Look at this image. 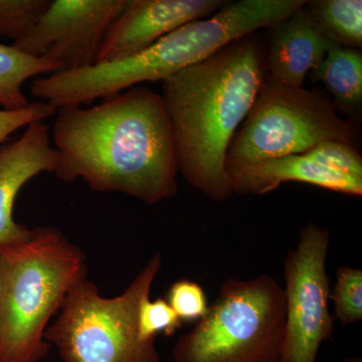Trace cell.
Masks as SVG:
<instances>
[{
  "label": "cell",
  "instance_id": "11",
  "mask_svg": "<svg viewBox=\"0 0 362 362\" xmlns=\"http://www.w3.org/2000/svg\"><path fill=\"white\" fill-rule=\"evenodd\" d=\"M57 168L51 128L42 120L26 126L20 137L0 144V246L23 240L30 233V228L13 218L21 188L40 173H56Z\"/></svg>",
  "mask_w": 362,
  "mask_h": 362
},
{
  "label": "cell",
  "instance_id": "3",
  "mask_svg": "<svg viewBox=\"0 0 362 362\" xmlns=\"http://www.w3.org/2000/svg\"><path fill=\"white\" fill-rule=\"evenodd\" d=\"M294 11L291 0L226 2L213 16L181 26L134 56L40 76L33 81L30 90L33 97L56 110L103 101L146 82H162L235 40L271 28Z\"/></svg>",
  "mask_w": 362,
  "mask_h": 362
},
{
  "label": "cell",
  "instance_id": "17",
  "mask_svg": "<svg viewBox=\"0 0 362 362\" xmlns=\"http://www.w3.org/2000/svg\"><path fill=\"white\" fill-rule=\"evenodd\" d=\"M335 320L342 327L362 320V270L349 266L338 267L337 282L330 292Z\"/></svg>",
  "mask_w": 362,
  "mask_h": 362
},
{
  "label": "cell",
  "instance_id": "2",
  "mask_svg": "<svg viewBox=\"0 0 362 362\" xmlns=\"http://www.w3.org/2000/svg\"><path fill=\"white\" fill-rule=\"evenodd\" d=\"M265 76V52L250 35L161 82L178 170L211 201L233 195L226 154Z\"/></svg>",
  "mask_w": 362,
  "mask_h": 362
},
{
  "label": "cell",
  "instance_id": "14",
  "mask_svg": "<svg viewBox=\"0 0 362 362\" xmlns=\"http://www.w3.org/2000/svg\"><path fill=\"white\" fill-rule=\"evenodd\" d=\"M312 80L321 82L333 98L339 113L356 118L362 103V54L356 49L333 45Z\"/></svg>",
  "mask_w": 362,
  "mask_h": 362
},
{
  "label": "cell",
  "instance_id": "23",
  "mask_svg": "<svg viewBox=\"0 0 362 362\" xmlns=\"http://www.w3.org/2000/svg\"><path fill=\"white\" fill-rule=\"evenodd\" d=\"M341 362H362V359L358 356L349 357V358L344 359Z\"/></svg>",
  "mask_w": 362,
  "mask_h": 362
},
{
  "label": "cell",
  "instance_id": "15",
  "mask_svg": "<svg viewBox=\"0 0 362 362\" xmlns=\"http://www.w3.org/2000/svg\"><path fill=\"white\" fill-rule=\"evenodd\" d=\"M305 13L326 39L346 49L362 47L361 0L307 1Z\"/></svg>",
  "mask_w": 362,
  "mask_h": 362
},
{
  "label": "cell",
  "instance_id": "10",
  "mask_svg": "<svg viewBox=\"0 0 362 362\" xmlns=\"http://www.w3.org/2000/svg\"><path fill=\"white\" fill-rule=\"evenodd\" d=\"M225 4L221 0H127L106 33L96 64L145 51L181 26L213 16Z\"/></svg>",
  "mask_w": 362,
  "mask_h": 362
},
{
  "label": "cell",
  "instance_id": "19",
  "mask_svg": "<svg viewBox=\"0 0 362 362\" xmlns=\"http://www.w3.org/2000/svg\"><path fill=\"white\" fill-rule=\"evenodd\" d=\"M138 332L143 340L156 339L157 335L173 337L183 325L170 305L163 298L143 300L138 311Z\"/></svg>",
  "mask_w": 362,
  "mask_h": 362
},
{
  "label": "cell",
  "instance_id": "13",
  "mask_svg": "<svg viewBox=\"0 0 362 362\" xmlns=\"http://www.w3.org/2000/svg\"><path fill=\"white\" fill-rule=\"evenodd\" d=\"M233 194L263 195L286 182L307 183L339 194L361 197L362 178L332 170L305 154L269 159L228 173Z\"/></svg>",
  "mask_w": 362,
  "mask_h": 362
},
{
  "label": "cell",
  "instance_id": "5",
  "mask_svg": "<svg viewBox=\"0 0 362 362\" xmlns=\"http://www.w3.org/2000/svg\"><path fill=\"white\" fill-rule=\"evenodd\" d=\"M286 331L283 286L270 275L228 279L209 311L178 338L175 362H281Z\"/></svg>",
  "mask_w": 362,
  "mask_h": 362
},
{
  "label": "cell",
  "instance_id": "21",
  "mask_svg": "<svg viewBox=\"0 0 362 362\" xmlns=\"http://www.w3.org/2000/svg\"><path fill=\"white\" fill-rule=\"evenodd\" d=\"M305 156L317 164L362 178V158L352 145L341 141H324L304 152Z\"/></svg>",
  "mask_w": 362,
  "mask_h": 362
},
{
  "label": "cell",
  "instance_id": "7",
  "mask_svg": "<svg viewBox=\"0 0 362 362\" xmlns=\"http://www.w3.org/2000/svg\"><path fill=\"white\" fill-rule=\"evenodd\" d=\"M341 141L356 147L351 122L318 90L275 82L265 76L251 110L235 133L226 173L279 157L302 154L319 143Z\"/></svg>",
  "mask_w": 362,
  "mask_h": 362
},
{
  "label": "cell",
  "instance_id": "12",
  "mask_svg": "<svg viewBox=\"0 0 362 362\" xmlns=\"http://www.w3.org/2000/svg\"><path fill=\"white\" fill-rule=\"evenodd\" d=\"M265 54L266 75L280 84L303 87L309 71L318 68L333 42L319 32L304 6L271 26Z\"/></svg>",
  "mask_w": 362,
  "mask_h": 362
},
{
  "label": "cell",
  "instance_id": "8",
  "mask_svg": "<svg viewBox=\"0 0 362 362\" xmlns=\"http://www.w3.org/2000/svg\"><path fill=\"white\" fill-rule=\"evenodd\" d=\"M329 247V230L308 223L300 230L296 247L286 255V331L281 362H316L321 345L332 337Z\"/></svg>",
  "mask_w": 362,
  "mask_h": 362
},
{
  "label": "cell",
  "instance_id": "20",
  "mask_svg": "<svg viewBox=\"0 0 362 362\" xmlns=\"http://www.w3.org/2000/svg\"><path fill=\"white\" fill-rule=\"evenodd\" d=\"M165 300L183 323L197 322L209 311V305L204 288L188 279L173 283Z\"/></svg>",
  "mask_w": 362,
  "mask_h": 362
},
{
  "label": "cell",
  "instance_id": "6",
  "mask_svg": "<svg viewBox=\"0 0 362 362\" xmlns=\"http://www.w3.org/2000/svg\"><path fill=\"white\" fill-rule=\"evenodd\" d=\"M161 268V254L156 252L127 289L113 298L102 296L94 283L83 279L45 330V341L56 345L64 362H160L156 339L140 337L137 319Z\"/></svg>",
  "mask_w": 362,
  "mask_h": 362
},
{
  "label": "cell",
  "instance_id": "18",
  "mask_svg": "<svg viewBox=\"0 0 362 362\" xmlns=\"http://www.w3.org/2000/svg\"><path fill=\"white\" fill-rule=\"evenodd\" d=\"M51 0H0V35L18 42L25 37Z\"/></svg>",
  "mask_w": 362,
  "mask_h": 362
},
{
  "label": "cell",
  "instance_id": "9",
  "mask_svg": "<svg viewBox=\"0 0 362 362\" xmlns=\"http://www.w3.org/2000/svg\"><path fill=\"white\" fill-rule=\"evenodd\" d=\"M127 0H51L25 37L13 47L44 59L59 71L96 64L106 33Z\"/></svg>",
  "mask_w": 362,
  "mask_h": 362
},
{
  "label": "cell",
  "instance_id": "4",
  "mask_svg": "<svg viewBox=\"0 0 362 362\" xmlns=\"http://www.w3.org/2000/svg\"><path fill=\"white\" fill-rule=\"evenodd\" d=\"M86 276L84 252L57 228H33L0 246V362L47 356L49 320Z\"/></svg>",
  "mask_w": 362,
  "mask_h": 362
},
{
  "label": "cell",
  "instance_id": "22",
  "mask_svg": "<svg viewBox=\"0 0 362 362\" xmlns=\"http://www.w3.org/2000/svg\"><path fill=\"white\" fill-rule=\"evenodd\" d=\"M56 109L45 102H35L20 110H4L0 109V144L6 141L16 131L26 127L35 121L56 115Z\"/></svg>",
  "mask_w": 362,
  "mask_h": 362
},
{
  "label": "cell",
  "instance_id": "16",
  "mask_svg": "<svg viewBox=\"0 0 362 362\" xmlns=\"http://www.w3.org/2000/svg\"><path fill=\"white\" fill-rule=\"evenodd\" d=\"M57 73L44 59L33 58L13 45L0 44V107L4 110H20L28 106L23 85L30 78Z\"/></svg>",
  "mask_w": 362,
  "mask_h": 362
},
{
  "label": "cell",
  "instance_id": "1",
  "mask_svg": "<svg viewBox=\"0 0 362 362\" xmlns=\"http://www.w3.org/2000/svg\"><path fill=\"white\" fill-rule=\"evenodd\" d=\"M52 141L59 180H82L152 206L177 194V154L161 94L136 86L90 108L56 112Z\"/></svg>",
  "mask_w": 362,
  "mask_h": 362
}]
</instances>
